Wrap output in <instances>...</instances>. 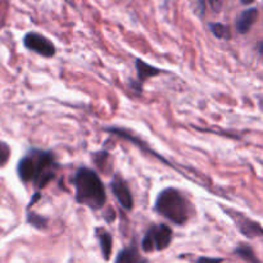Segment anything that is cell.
Listing matches in <instances>:
<instances>
[{
    "mask_svg": "<svg viewBox=\"0 0 263 263\" xmlns=\"http://www.w3.org/2000/svg\"><path fill=\"white\" fill-rule=\"evenodd\" d=\"M208 3L216 12H218L221 9V5H222V0H208Z\"/></svg>",
    "mask_w": 263,
    "mask_h": 263,
    "instance_id": "17",
    "label": "cell"
},
{
    "mask_svg": "<svg viewBox=\"0 0 263 263\" xmlns=\"http://www.w3.org/2000/svg\"><path fill=\"white\" fill-rule=\"evenodd\" d=\"M154 210L176 225H184L193 215V207L187 198L175 187H167L159 193Z\"/></svg>",
    "mask_w": 263,
    "mask_h": 263,
    "instance_id": "3",
    "label": "cell"
},
{
    "mask_svg": "<svg viewBox=\"0 0 263 263\" xmlns=\"http://www.w3.org/2000/svg\"><path fill=\"white\" fill-rule=\"evenodd\" d=\"M262 105H263V100H262Z\"/></svg>",
    "mask_w": 263,
    "mask_h": 263,
    "instance_id": "20",
    "label": "cell"
},
{
    "mask_svg": "<svg viewBox=\"0 0 263 263\" xmlns=\"http://www.w3.org/2000/svg\"><path fill=\"white\" fill-rule=\"evenodd\" d=\"M235 253L249 263H261L258 259H257V257L254 256V253H253V251H252L251 247H248V246L238 247L235 251Z\"/></svg>",
    "mask_w": 263,
    "mask_h": 263,
    "instance_id": "12",
    "label": "cell"
},
{
    "mask_svg": "<svg viewBox=\"0 0 263 263\" xmlns=\"http://www.w3.org/2000/svg\"><path fill=\"white\" fill-rule=\"evenodd\" d=\"M110 189H112L113 194H115L116 199L118 200L122 208L130 211L134 205L133 194L130 192V187L126 184L125 180L120 176H115L110 181Z\"/></svg>",
    "mask_w": 263,
    "mask_h": 263,
    "instance_id": "7",
    "label": "cell"
},
{
    "mask_svg": "<svg viewBox=\"0 0 263 263\" xmlns=\"http://www.w3.org/2000/svg\"><path fill=\"white\" fill-rule=\"evenodd\" d=\"M98 239H99L100 249H102L103 257H104L105 261L110 258V253H112V236L109 235V233H107L103 229L98 230Z\"/></svg>",
    "mask_w": 263,
    "mask_h": 263,
    "instance_id": "11",
    "label": "cell"
},
{
    "mask_svg": "<svg viewBox=\"0 0 263 263\" xmlns=\"http://www.w3.org/2000/svg\"><path fill=\"white\" fill-rule=\"evenodd\" d=\"M241 3L243 4H251V3H253V0H241Z\"/></svg>",
    "mask_w": 263,
    "mask_h": 263,
    "instance_id": "19",
    "label": "cell"
},
{
    "mask_svg": "<svg viewBox=\"0 0 263 263\" xmlns=\"http://www.w3.org/2000/svg\"><path fill=\"white\" fill-rule=\"evenodd\" d=\"M57 168L58 164L51 152L32 149L18 162L17 172L22 182L43 189L55 177Z\"/></svg>",
    "mask_w": 263,
    "mask_h": 263,
    "instance_id": "1",
    "label": "cell"
},
{
    "mask_svg": "<svg viewBox=\"0 0 263 263\" xmlns=\"http://www.w3.org/2000/svg\"><path fill=\"white\" fill-rule=\"evenodd\" d=\"M226 212L233 218L235 225L238 226L239 231L247 238H263V228L258 222H254L251 218L246 217L239 212H234L230 210H226Z\"/></svg>",
    "mask_w": 263,
    "mask_h": 263,
    "instance_id": "6",
    "label": "cell"
},
{
    "mask_svg": "<svg viewBox=\"0 0 263 263\" xmlns=\"http://www.w3.org/2000/svg\"><path fill=\"white\" fill-rule=\"evenodd\" d=\"M210 28L213 35L217 39H229L230 37V31L222 23H210Z\"/></svg>",
    "mask_w": 263,
    "mask_h": 263,
    "instance_id": "13",
    "label": "cell"
},
{
    "mask_svg": "<svg viewBox=\"0 0 263 263\" xmlns=\"http://www.w3.org/2000/svg\"><path fill=\"white\" fill-rule=\"evenodd\" d=\"M10 157V148L5 141L0 140V166H4L7 164V162L9 161Z\"/></svg>",
    "mask_w": 263,
    "mask_h": 263,
    "instance_id": "15",
    "label": "cell"
},
{
    "mask_svg": "<svg viewBox=\"0 0 263 263\" xmlns=\"http://www.w3.org/2000/svg\"><path fill=\"white\" fill-rule=\"evenodd\" d=\"M258 18V9L257 8H249L240 13L236 18V30L239 33H247L254 25V22Z\"/></svg>",
    "mask_w": 263,
    "mask_h": 263,
    "instance_id": "8",
    "label": "cell"
},
{
    "mask_svg": "<svg viewBox=\"0 0 263 263\" xmlns=\"http://www.w3.org/2000/svg\"><path fill=\"white\" fill-rule=\"evenodd\" d=\"M115 263H149V262L146 261L143 256H140V253H139V251L136 249V247L131 246L118 253Z\"/></svg>",
    "mask_w": 263,
    "mask_h": 263,
    "instance_id": "9",
    "label": "cell"
},
{
    "mask_svg": "<svg viewBox=\"0 0 263 263\" xmlns=\"http://www.w3.org/2000/svg\"><path fill=\"white\" fill-rule=\"evenodd\" d=\"M23 44L28 50H32L45 58H50L55 54V46L49 39L37 32H28L23 37Z\"/></svg>",
    "mask_w": 263,
    "mask_h": 263,
    "instance_id": "5",
    "label": "cell"
},
{
    "mask_svg": "<svg viewBox=\"0 0 263 263\" xmlns=\"http://www.w3.org/2000/svg\"><path fill=\"white\" fill-rule=\"evenodd\" d=\"M72 181L76 189V199L80 204L95 211L100 210L105 204L107 194L97 172L86 167H81L77 170Z\"/></svg>",
    "mask_w": 263,
    "mask_h": 263,
    "instance_id": "2",
    "label": "cell"
},
{
    "mask_svg": "<svg viewBox=\"0 0 263 263\" xmlns=\"http://www.w3.org/2000/svg\"><path fill=\"white\" fill-rule=\"evenodd\" d=\"M27 221L31 223V225L35 226L36 229H45L46 223H48L46 218L41 217V216L36 215V213H28Z\"/></svg>",
    "mask_w": 263,
    "mask_h": 263,
    "instance_id": "14",
    "label": "cell"
},
{
    "mask_svg": "<svg viewBox=\"0 0 263 263\" xmlns=\"http://www.w3.org/2000/svg\"><path fill=\"white\" fill-rule=\"evenodd\" d=\"M172 240V230L167 225H156L152 226L146 231L145 236L143 239L144 252H154V251H163L171 244Z\"/></svg>",
    "mask_w": 263,
    "mask_h": 263,
    "instance_id": "4",
    "label": "cell"
},
{
    "mask_svg": "<svg viewBox=\"0 0 263 263\" xmlns=\"http://www.w3.org/2000/svg\"><path fill=\"white\" fill-rule=\"evenodd\" d=\"M222 258H210V257H200L197 259V263H222Z\"/></svg>",
    "mask_w": 263,
    "mask_h": 263,
    "instance_id": "16",
    "label": "cell"
},
{
    "mask_svg": "<svg viewBox=\"0 0 263 263\" xmlns=\"http://www.w3.org/2000/svg\"><path fill=\"white\" fill-rule=\"evenodd\" d=\"M257 50H258V53L261 54V55H263V41H261V43L257 45Z\"/></svg>",
    "mask_w": 263,
    "mask_h": 263,
    "instance_id": "18",
    "label": "cell"
},
{
    "mask_svg": "<svg viewBox=\"0 0 263 263\" xmlns=\"http://www.w3.org/2000/svg\"><path fill=\"white\" fill-rule=\"evenodd\" d=\"M135 64H136V71H138V79L140 84H144V82H145L148 79H151V77L158 76V74L162 73V69L151 66V64L141 61V59H138Z\"/></svg>",
    "mask_w": 263,
    "mask_h": 263,
    "instance_id": "10",
    "label": "cell"
}]
</instances>
